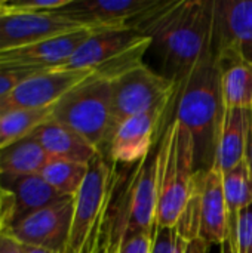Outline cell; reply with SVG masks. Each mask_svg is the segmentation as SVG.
Segmentation results:
<instances>
[{
    "mask_svg": "<svg viewBox=\"0 0 252 253\" xmlns=\"http://www.w3.org/2000/svg\"><path fill=\"white\" fill-rule=\"evenodd\" d=\"M175 96L177 93L169 101L122 122L114 129L102 156L119 166H131L143 160L174 116Z\"/></svg>",
    "mask_w": 252,
    "mask_h": 253,
    "instance_id": "9c48e42d",
    "label": "cell"
},
{
    "mask_svg": "<svg viewBox=\"0 0 252 253\" xmlns=\"http://www.w3.org/2000/svg\"><path fill=\"white\" fill-rule=\"evenodd\" d=\"M153 236L154 234H149V233L132 236L123 243L120 253H151Z\"/></svg>",
    "mask_w": 252,
    "mask_h": 253,
    "instance_id": "f546056e",
    "label": "cell"
},
{
    "mask_svg": "<svg viewBox=\"0 0 252 253\" xmlns=\"http://www.w3.org/2000/svg\"><path fill=\"white\" fill-rule=\"evenodd\" d=\"M245 160L251 169L252 173V113H251V122H250V132H248V142H247V154H245Z\"/></svg>",
    "mask_w": 252,
    "mask_h": 253,
    "instance_id": "1f68e13d",
    "label": "cell"
},
{
    "mask_svg": "<svg viewBox=\"0 0 252 253\" xmlns=\"http://www.w3.org/2000/svg\"><path fill=\"white\" fill-rule=\"evenodd\" d=\"M250 122V111L233 108L224 110L214 163V166H217L223 175L245 160Z\"/></svg>",
    "mask_w": 252,
    "mask_h": 253,
    "instance_id": "ffe728a7",
    "label": "cell"
},
{
    "mask_svg": "<svg viewBox=\"0 0 252 253\" xmlns=\"http://www.w3.org/2000/svg\"><path fill=\"white\" fill-rule=\"evenodd\" d=\"M33 133L50 159L89 165L98 154L83 136L53 119L45 122Z\"/></svg>",
    "mask_w": 252,
    "mask_h": 253,
    "instance_id": "d6986e66",
    "label": "cell"
},
{
    "mask_svg": "<svg viewBox=\"0 0 252 253\" xmlns=\"http://www.w3.org/2000/svg\"><path fill=\"white\" fill-rule=\"evenodd\" d=\"M37 71L28 68H0V98L6 96L16 84Z\"/></svg>",
    "mask_w": 252,
    "mask_h": 253,
    "instance_id": "83f0119b",
    "label": "cell"
},
{
    "mask_svg": "<svg viewBox=\"0 0 252 253\" xmlns=\"http://www.w3.org/2000/svg\"><path fill=\"white\" fill-rule=\"evenodd\" d=\"M50 119L77 132L102 154L111 136L110 80L89 76L52 107Z\"/></svg>",
    "mask_w": 252,
    "mask_h": 253,
    "instance_id": "52a82bcc",
    "label": "cell"
},
{
    "mask_svg": "<svg viewBox=\"0 0 252 253\" xmlns=\"http://www.w3.org/2000/svg\"><path fill=\"white\" fill-rule=\"evenodd\" d=\"M160 145L162 136L143 160L123 166L97 253H120L123 243L132 236L141 233L154 234L157 228Z\"/></svg>",
    "mask_w": 252,
    "mask_h": 253,
    "instance_id": "7a4b0ae2",
    "label": "cell"
},
{
    "mask_svg": "<svg viewBox=\"0 0 252 253\" xmlns=\"http://www.w3.org/2000/svg\"><path fill=\"white\" fill-rule=\"evenodd\" d=\"M215 49L230 52L252 67V0L215 1Z\"/></svg>",
    "mask_w": 252,
    "mask_h": 253,
    "instance_id": "9a60e30c",
    "label": "cell"
},
{
    "mask_svg": "<svg viewBox=\"0 0 252 253\" xmlns=\"http://www.w3.org/2000/svg\"><path fill=\"white\" fill-rule=\"evenodd\" d=\"M209 248L211 246H208L201 236L199 196L196 182L195 193L177 224L172 227L156 228L151 253H208Z\"/></svg>",
    "mask_w": 252,
    "mask_h": 253,
    "instance_id": "e0dca14e",
    "label": "cell"
},
{
    "mask_svg": "<svg viewBox=\"0 0 252 253\" xmlns=\"http://www.w3.org/2000/svg\"><path fill=\"white\" fill-rule=\"evenodd\" d=\"M217 56L224 108L252 113V67L230 52L217 50Z\"/></svg>",
    "mask_w": 252,
    "mask_h": 253,
    "instance_id": "44dd1931",
    "label": "cell"
},
{
    "mask_svg": "<svg viewBox=\"0 0 252 253\" xmlns=\"http://www.w3.org/2000/svg\"><path fill=\"white\" fill-rule=\"evenodd\" d=\"M0 187L9 191L15 200L12 225L65 199L53 187H50L40 173L24 176H0Z\"/></svg>",
    "mask_w": 252,
    "mask_h": 253,
    "instance_id": "ac0fdd59",
    "label": "cell"
},
{
    "mask_svg": "<svg viewBox=\"0 0 252 253\" xmlns=\"http://www.w3.org/2000/svg\"><path fill=\"white\" fill-rule=\"evenodd\" d=\"M111 84V135L126 119L149 111L175 93L178 83L141 64L110 82ZM111 138V136H110Z\"/></svg>",
    "mask_w": 252,
    "mask_h": 253,
    "instance_id": "ba28073f",
    "label": "cell"
},
{
    "mask_svg": "<svg viewBox=\"0 0 252 253\" xmlns=\"http://www.w3.org/2000/svg\"><path fill=\"white\" fill-rule=\"evenodd\" d=\"M74 209V197H65L10 225V234L24 246L64 253Z\"/></svg>",
    "mask_w": 252,
    "mask_h": 253,
    "instance_id": "7c38bea8",
    "label": "cell"
},
{
    "mask_svg": "<svg viewBox=\"0 0 252 253\" xmlns=\"http://www.w3.org/2000/svg\"><path fill=\"white\" fill-rule=\"evenodd\" d=\"M0 253H25L24 245H21L9 230L0 234Z\"/></svg>",
    "mask_w": 252,
    "mask_h": 253,
    "instance_id": "4dcf8cb0",
    "label": "cell"
},
{
    "mask_svg": "<svg viewBox=\"0 0 252 253\" xmlns=\"http://www.w3.org/2000/svg\"><path fill=\"white\" fill-rule=\"evenodd\" d=\"M80 28L83 27L58 12L4 13L0 18V52L30 46Z\"/></svg>",
    "mask_w": 252,
    "mask_h": 253,
    "instance_id": "5bb4252c",
    "label": "cell"
},
{
    "mask_svg": "<svg viewBox=\"0 0 252 253\" xmlns=\"http://www.w3.org/2000/svg\"><path fill=\"white\" fill-rule=\"evenodd\" d=\"M25 253H55L50 251H45V249H39V248H30V246H24Z\"/></svg>",
    "mask_w": 252,
    "mask_h": 253,
    "instance_id": "d6a6232c",
    "label": "cell"
},
{
    "mask_svg": "<svg viewBox=\"0 0 252 253\" xmlns=\"http://www.w3.org/2000/svg\"><path fill=\"white\" fill-rule=\"evenodd\" d=\"M229 245L233 253H252V205L242 211L235 242Z\"/></svg>",
    "mask_w": 252,
    "mask_h": 253,
    "instance_id": "4316f807",
    "label": "cell"
},
{
    "mask_svg": "<svg viewBox=\"0 0 252 253\" xmlns=\"http://www.w3.org/2000/svg\"><path fill=\"white\" fill-rule=\"evenodd\" d=\"M123 166L97 154L86 179L74 197L70 234L64 253H97L104 221L122 178Z\"/></svg>",
    "mask_w": 252,
    "mask_h": 253,
    "instance_id": "5b68a950",
    "label": "cell"
},
{
    "mask_svg": "<svg viewBox=\"0 0 252 253\" xmlns=\"http://www.w3.org/2000/svg\"><path fill=\"white\" fill-rule=\"evenodd\" d=\"M89 76L92 73L85 70L55 68L37 71L0 98V116L19 110L49 108Z\"/></svg>",
    "mask_w": 252,
    "mask_h": 253,
    "instance_id": "30bf717a",
    "label": "cell"
},
{
    "mask_svg": "<svg viewBox=\"0 0 252 253\" xmlns=\"http://www.w3.org/2000/svg\"><path fill=\"white\" fill-rule=\"evenodd\" d=\"M220 253H233L232 252V248L229 245V242H224L221 246H220Z\"/></svg>",
    "mask_w": 252,
    "mask_h": 253,
    "instance_id": "836d02e7",
    "label": "cell"
},
{
    "mask_svg": "<svg viewBox=\"0 0 252 253\" xmlns=\"http://www.w3.org/2000/svg\"><path fill=\"white\" fill-rule=\"evenodd\" d=\"M88 169L89 165L50 159L49 163L40 172V175L50 187H53L64 197H76L86 179Z\"/></svg>",
    "mask_w": 252,
    "mask_h": 253,
    "instance_id": "d4e9b609",
    "label": "cell"
},
{
    "mask_svg": "<svg viewBox=\"0 0 252 253\" xmlns=\"http://www.w3.org/2000/svg\"><path fill=\"white\" fill-rule=\"evenodd\" d=\"M198 172L193 138L172 116L160 145L157 228L172 227L181 218L195 193Z\"/></svg>",
    "mask_w": 252,
    "mask_h": 253,
    "instance_id": "277c9868",
    "label": "cell"
},
{
    "mask_svg": "<svg viewBox=\"0 0 252 253\" xmlns=\"http://www.w3.org/2000/svg\"><path fill=\"white\" fill-rule=\"evenodd\" d=\"M4 15V1L3 0H0V18Z\"/></svg>",
    "mask_w": 252,
    "mask_h": 253,
    "instance_id": "e575fe53",
    "label": "cell"
},
{
    "mask_svg": "<svg viewBox=\"0 0 252 253\" xmlns=\"http://www.w3.org/2000/svg\"><path fill=\"white\" fill-rule=\"evenodd\" d=\"M224 110L214 43L190 73L178 82L175 96L174 119L193 138L198 170H208L215 163Z\"/></svg>",
    "mask_w": 252,
    "mask_h": 253,
    "instance_id": "3957f363",
    "label": "cell"
},
{
    "mask_svg": "<svg viewBox=\"0 0 252 253\" xmlns=\"http://www.w3.org/2000/svg\"><path fill=\"white\" fill-rule=\"evenodd\" d=\"M223 185L229 216V234L226 242L233 243L239 216L244 209L252 205V173L247 160L223 175Z\"/></svg>",
    "mask_w": 252,
    "mask_h": 253,
    "instance_id": "603a6c76",
    "label": "cell"
},
{
    "mask_svg": "<svg viewBox=\"0 0 252 253\" xmlns=\"http://www.w3.org/2000/svg\"><path fill=\"white\" fill-rule=\"evenodd\" d=\"M52 107L10 111L0 116V150L31 135L39 126L48 122L52 116Z\"/></svg>",
    "mask_w": 252,
    "mask_h": 253,
    "instance_id": "cb8c5ba5",
    "label": "cell"
},
{
    "mask_svg": "<svg viewBox=\"0 0 252 253\" xmlns=\"http://www.w3.org/2000/svg\"><path fill=\"white\" fill-rule=\"evenodd\" d=\"M217 0H168L132 27L151 39L165 76L183 80L214 46Z\"/></svg>",
    "mask_w": 252,
    "mask_h": 253,
    "instance_id": "6da1fadb",
    "label": "cell"
},
{
    "mask_svg": "<svg viewBox=\"0 0 252 253\" xmlns=\"http://www.w3.org/2000/svg\"><path fill=\"white\" fill-rule=\"evenodd\" d=\"M168 0H70L59 15L89 30L132 27Z\"/></svg>",
    "mask_w": 252,
    "mask_h": 253,
    "instance_id": "8fae6325",
    "label": "cell"
},
{
    "mask_svg": "<svg viewBox=\"0 0 252 253\" xmlns=\"http://www.w3.org/2000/svg\"><path fill=\"white\" fill-rule=\"evenodd\" d=\"M91 33L92 30L89 28H80L30 46L0 52V68H28L39 71L62 68Z\"/></svg>",
    "mask_w": 252,
    "mask_h": 253,
    "instance_id": "4fadbf2b",
    "label": "cell"
},
{
    "mask_svg": "<svg viewBox=\"0 0 252 253\" xmlns=\"http://www.w3.org/2000/svg\"><path fill=\"white\" fill-rule=\"evenodd\" d=\"M150 47L151 39L134 27L92 30L62 68L91 71L111 82L144 64V55Z\"/></svg>",
    "mask_w": 252,
    "mask_h": 253,
    "instance_id": "8992f818",
    "label": "cell"
},
{
    "mask_svg": "<svg viewBox=\"0 0 252 253\" xmlns=\"http://www.w3.org/2000/svg\"><path fill=\"white\" fill-rule=\"evenodd\" d=\"M49 160L50 157L31 133L0 150V176L37 175Z\"/></svg>",
    "mask_w": 252,
    "mask_h": 253,
    "instance_id": "7402d4cb",
    "label": "cell"
},
{
    "mask_svg": "<svg viewBox=\"0 0 252 253\" xmlns=\"http://www.w3.org/2000/svg\"><path fill=\"white\" fill-rule=\"evenodd\" d=\"M201 236L208 246H221L229 234L223 173L217 166L198 173Z\"/></svg>",
    "mask_w": 252,
    "mask_h": 253,
    "instance_id": "2e32d148",
    "label": "cell"
},
{
    "mask_svg": "<svg viewBox=\"0 0 252 253\" xmlns=\"http://www.w3.org/2000/svg\"><path fill=\"white\" fill-rule=\"evenodd\" d=\"M15 212L13 196L0 187V234L10 228Z\"/></svg>",
    "mask_w": 252,
    "mask_h": 253,
    "instance_id": "f1b7e54d",
    "label": "cell"
},
{
    "mask_svg": "<svg viewBox=\"0 0 252 253\" xmlns=\"http://www.w3.org/2000/svg\"><path fill=\"white\" fill-rule=\"evenodd\" d=\"M70 0H27L4 1V13H52L62 9Z\"/></svg>",
    "mask_w": 252,
    "mask_h": 253,
    "instance_id": "484cf974",
    "label": "cell"
}]
</instances>
